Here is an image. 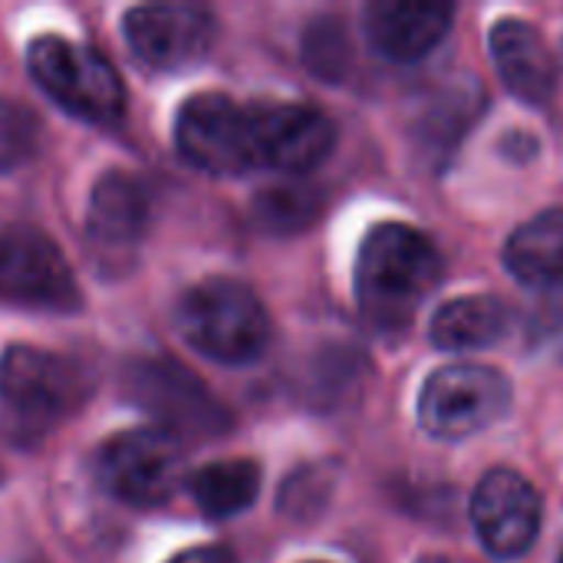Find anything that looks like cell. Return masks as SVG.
Wrapping results in <instances>:
<instances>
[{
	"mask_svg": "<svg viewBox=\"0 0 563 563\" xmlns=\"http://www.w3.org/2000/svg\"><path fill=\"white\" fill-rule=\"evenodd\" d=\"M442 280V254L429 234L402 221L366 231L356 254V303L379 333L406 330Z\"/></svg>",
	"mask_w": 563,
	"mask_h": 563,
	"instance_id": "obj_1",
	"label": "cell"
},
{
	"mask_svg": "<svg viewBox=\"0 0 563 563\" xmlns=\"http://www.w3.org/2000/svg\"><path fill=\"white\" fill-rule=\"evenodd\" d=\"M185 340L228 366H244L264 356L271 343V317L257 294L231 277H208L191 287L178 307Z\"/></svg>",
	"mask_w": 563,
	"mask_h": 563,
	"instance_id": "obj_2",
	"label": "cell"
},
{
	"mask_svg": "<svg viewBox=\"0 0 563 563\" xmlns=\"http://www.w3.org/2000/svg\"><path fill=\"white\" fill-rule=\"evenodd\" d=\"M26 66L46 96H53L66 112L92 125H112L122 119L125 86L115 66L92 46L46 33L30 43Z\"/></svg>",
	"mask_w": 563,
	"mask_h": 563,
	"instance_id": "obj_3",
	"label": "cell"
},
{
	"mask_svg": "<svg viewBox=\"0 0 563 563\" xmlns=\"http://www.w3.org/2000/svg\"><path fill=\"white\" fill-rule=\"evenodd\" d=\"M511 379L482 363H452L435 369L419 393V422L432 439L462 442L472 439L511 412Z\"/></svg>",
	"mask_w": 563,
	"mask_h": 563,
	"instance_id": "obj_4",
	"label": "cell"
},
{
	"mask_svg": "<svg viewBox=\"0 0 563 563\" xmlns=\"http://www.w3.org/2000/svg\"><path fill=\"white\" fill-rule=\"evenodd\" d=\"M89 369L66 353L16 343L0 356V396L13 416L30 426L63 422L89 399Z\"/></svg>",
	"mask_w": 563,
	"mask_h": 563,
	"instance_id": "obj_5",
	"label": "cell"
},
{
	"mask_svg": "<svg viewBox=\"0 0 563 563\" xmlns=\"http://www.w3.org/2000/svg\"><path fill=\"white\" fill-rule=\"evenodd\" d=\"M96 475L112 498L155 508L181 488L185 455L162 429H129L99 445Z\"/></svg>",
	"mask_w": 563,
	"mask_h": 563,
	"instance_id": "obj_6",
	"label": "cell"
},
{
	"mask_svg": "<svg viewBox=\"0 0 563 563\" xmlns=\"http://www.w3.org/2000/svg\"><path fill=\"white\" fill-rule=\"evenodd\" d=\"M178 152L214 175H241L257 168L254 106L234 102L221 92L191 96L175 119Z\"/></svg>",
	"mask_w": 563,
	"mask_h": 563,
	"instance_id": "obj_7",
	"label": "cell"
},
{
	"mask_svg": "<svg viewBox=\"0 0 563 563\" xmlns=\"http://www.w3.org/2000/svg\"><path fill=\"white\" fill-rule=\"evenodd\" d=\"M0 300L56 313L79 307L73 271L43 231L0 221Z\"/></svg>",
	"mask_w": 563,
	"mask_h": 563,
	"instance_id": "obj_8",
	"label": "cell"
},
{
	"mask_svg": "<svg viewBox=\"0 0 563 563\" xmlns=\"http://www.w3.org/2000/svg\"><path fill=\"white\" fill-rule=\"evenodd\" d=\"M468 521L478 544L495 561L525 558L544 521V501L538 488L515 468H492L482 475L468 498Z\"/></svg>",
	"mask_w": 563,
	"mask_h": 563,
	"instance_id": "obj_9",
	"label": "cell"
},
{
	"mask_svg": "<svg viewBox=\"0 0 563 563\" xmlns=\"http://www.w3.org/2000/svg\"><path fill=\"white\" fill-rule=\"evenodd\" d=\"M125 393L168 429L218 435L231 426L228 409L175 360H139L125 369Z\"/></svg>",
	"mask_w": 563,
	"mask_h": 563,
	"instance_id": "obj_10",
	"label": "cell"
},
{
	"mask_svg": "<svg viewBox=\"0 0 563 563\" xmlns=\"http://www.w3.org/2000/svg\"><path fill=\"white\" fill-rule=\"evenodd\" d=\"M257 168L307 175L336 145L333 119L307 102H254Z\"/></svg>",
	"mask_w": 563,
	"mask_h": 563,
	"instance_id": "obj_11",
	"label": "cell"
},
{
	"mask_svg": "<svg viewBox=\"0 0 563 563\" xmlns=\"http://www.w3.org/2000/svg\"><path fill=\"white\" fill-rule=\"evenodd\" d=\"M125 40L145 66L185 69L211 49L214 20L205 7L145 3L125 13Z\"/></svg>",
	"mask_w": 563,
	"mask_h": 563,
	"instance_id": "obj_12",
	"label": "cell"
},
{
	"mask_svg": "<svg viewBox=\"0 0 563 563\" xmlns=\"http://www.w3.org/2000/svg\"><path fill=\"white\" fill-rule=\"evenodd\" d=\"M455 7L435 0H376L366 7L363 26L369 46L389 63L426 59L452 30Z\"/></svg>",
	"mask_w": 563,
	"mask_h": 563,
	"instance_id": "obj_13",
	"label": "cell"
},
{
	"mask_svg": "<svg viewBox=\"0 0 563 563\" xmlns=\"http://www.w3.org/2000/svg\"><path fill=\"white\" fill-rule=\"evenodd\" d=\"M492 59L508 86L528 106H548L558 92V59L544 33L521 16H501L488 33Z\"/></svg>",
	"mask_w": 563,
	"mask_h": 563,
	"instance_id": "obj_14",
	"label": "cell"
},
{
	"mask_svg": "<svg viewBox=\"0 0 563 563\" xmlns=\"http://www.w3.org/2000/svg\"><path fill=\"white\" fill-rule=\"evenodd\" d=\"M148 221H152V195L139 175L115 168L96 181L86 211V231L96 247L129 251L145 238Z\"/></svg>",
	"mask_w": 563,
	"mask_h": 563,
	"instance_id": "obj_15",
	"label": "cell"
},
{
	"mask_svg": "<svg viewBox=\"0 0 563 563\" xmlns=\"http://www.w3.org/2000/svg\"><path fill=\"white\" fill-rule=\"evenodd\" d=\"M511 330V310L495 294H468L442 303L432 317L429 340L442 353H478L498 346Z\"/></svg>",
	"mask_w": 563,
	"mask_h": 563,
	"instance_id": "obj_16",
	"label": "cell"
},
{
	"mask_svg": "<svg viewBox=\"0 0 563 563\" xmlns=\"http://www.w3.org/2000/svg\"><path fill=\"white\" fill-rule=\"evenodd\" d=\"M505 267L525 287H563V208L541 211L511 231L505 241Z\"/></svg>",
	"mask_w": 563,
	"mask_h": 563,
	"instance_id": "obj_17",
	"label": "cell"
},
{
	"mask_svg": "<svg viewBox=\"0 0 563 563\" xmlns=\"http://www.w3.org/2000/svg\"><path fill=\"white\" fill-rule=\"evenodd\" d=\"M191 498L208 518H231L247 511L261 492V465L251 459H224L191 475Z\"/></svg>",
	"mask_w": 563,
	"mask_h": 563,
	"instance_id": "obj_18",
	"label": "cell"
},
{
	"mask_svg": "<svg viewBox=\"0 0 563 563\" xmlns=\"http://www.w3.org/2000/svg\"><path fill=\"white\" fill-rule=\"evenodd\" d=\"M323 211V191L310 185H277L254 198V221L271 234H297Z\"/></svg>",
	"mask_w": 563,
	"mask_h": 563,
	"instance_id": "obj_19",
	"label": "cell"
},
{
	"mask_svg": "<svg viewBox=\"0 0 563 563\" xmlns=\"http://www.w3.org/2000/svg\"><path fill=\"white\" fill-rule=\"evenodd\" d=\"M40 145V119L13 102V99H0V168H16L26 158H33Z\"/></svg>",
	"mask_w": 563,
	"mask_h": 563,
	"instance_id": "obj_20",
	"label": "cell"
},
{
	"mask_svg": "<svg viewBox=\"0 0 563 563\" xmlns=\"http://www.w3.org/2000/svg\"><path fill=\"white\" fill-rule=\"evenodd\" d=\"M303 59L313 73H320L327 82H340L350 66V43L336 20H320L310 26L303 43Z\"/></svg>",
	"mask_w": 563,
	"mask_h": 563,
	"instance_id": "obj_21",
	"label": "cell"
},
{
	"mask_svg": "<svg viewBox=\"0 0 563 563\" xmlns=\"http://www.w3.org/2000/svg\"><path fill=\"white\" fill-rule=\"evenodd\" d=\"M475 112H478V99L468 102L465 92H459L452 102H439L426 115V125H422L426 129V139L432 142V148H439L442 139H445V145H455L459 135H465V125L475 119Z\"/></svg>",
	"mask_w": 563,
	"mask_h": 563,
	"instance_id": "obj_22",
	"label": "cell"
},
{
	"mask_svg": "<svg viewBox=\"0 0 563 563\" xmlns=\"http://www.w3.org/2000/svg\"><path fill=\"white\" fill-rule=\"evenodd\" d=\"M168 563H238L228 548H191L175 554Z\"/></svg>",
	"mask_w": 563,
	"mask_h": 563,
	"instance_id": "obj_23",
	"label": "cell"
},
{
	"mask_svg": "<svg viewBox=\"0 0 563 563\" xmlns=\"http://www.w3.org/2000/svg\"><path fill=\"white\" fill-rule=\"evenodd\" d=\"M416 563H455V561H449V558H439V554H432V558H419Z\"/></svg>",
	"mask_w": 563,
	"mask_h": 563,
	"instance_id": "obj_24",
	"label": "cell"
},
{
	"mask_svg": "<svg viewBox=\"0 0 563 563\" xmlns=\"http://www.w3.org/2000/svg\"><path fill=\"white\" fill-rule=\"evenodd\" d=\"M558 563H563V551H561V561H558Z\"/></svg>",
	"mask_w": 563,
	"mask_h": 563,
	"instance_id": "obj_25",
	"label": "cell"
}]
</instances>
